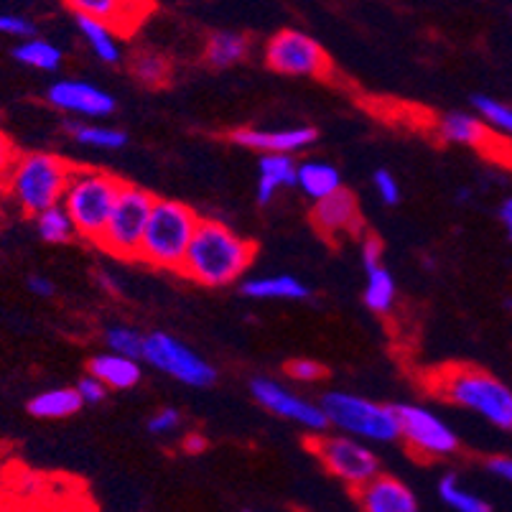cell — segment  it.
I'll use <instances>...</instances> for the list:
<instances>
[{
    "instance_id": "7a4b0ae2",
    "label": "cell",
    "mask_w": 512,
    "mask_h": 512,
    "mask_svg": "<svg viewBox=\"0 0 512 512\" xmlns=\"http://www.w3.org/2000/svg\"><path fill=\"white\" fill-rule=\"evenodd\" d=\"M436 393L449 403L477 413L492 426L512 431V388L479 367H444L431 377Z\"/></svg>"
},
{
    "instance_id": "cb8c5ba5",
    "label": "cell",
    "mask_w": 512,
    "mask_h": 512,
    "mask_svg": "<svg viewBox=\"0 0 512 512\" xmlns=\"http://www.w3.org/2000/svg\"><path fill=\"white\" fill-rule=\"evenodd\" d=\"M85 400L77 388H51L29 400V413L41 421H59L82 411Z\"/></svg>"
},
{
    "instance_id": "e575fe53",
    "label": "cell",
    "mask_w": 512,
    "mask_h": 512,
    "mask_svg": "<svg viewBox=\"0 0 512 512\" xmlns=\"http://www.w3.org/2000/svg\"><path fill=\"white\" fill-rule=\"evenodd\" d=\"M372 186H375L377 199H380L385 207H395V204H400V197H403V194H400V184L388 169H377L375 174H372Z\"/></svg>"
},
{
    "instance_id": "d4e9b609",
    "label": "cell",
    "mask_w": 512,
    "mask_h": 512,
    "mask_svg": "<svg viewBox=\"0 0 512 512\" xmlns=\"http://www.w3.org/2000/svg\"><path fill=\"white\" fill-rule=\"evenodd\" d=\"M64 130L77 143L87 148H97V151H123L128 146V133L113 125H100L95 120L82 123V120H67Z\"/></svg>"
},
{
    "instance_id": "3957f363",
    "label": "cell",
    "mask_w": 512,
    "mask_h": 512,
    "mask_svg": "<svg viewBox=\"0 0 512 512\" xmlns=\"http://www.w3.org/2000/svg\"><path fill=\"white\" fill-rule=\"evenodd\" d=\"M197 225L199 217L189 204L156 197L151 214H148L138 260L151 265V268L179 273V265L184 260V253L189 248V242H192Z\"/></svg>"
},
{
    "instance_id": "277c9868",
    "label": "cell",
    "mask_w": 512,
    "mask_h": 512,
    "mask_svg": "<svg viewBox=\"0 0 512 512\" xmlns=\"http://www.w3.org/2000/svg\"><path fill=\"white\" fill-rule=\"evenodd\" d=\"M74 166L54 153H29L13 161L8 189L26 214H39L64 199Z\"/></svg>"
},
{
    "instance_id": "e0dca14e",
    "label": "cell",
    "mask_w": 512,
    "mask_h": 512,
    "mask_svg": "<svg viewBox=\"0 0 512 512\" xmlns=\"http://www.w3.org/2000/svg\"><path fill=\"white\" fill-rule=\"evenodd\" d=\"M64 3L77 16L102 18L123 34L148 13V0H64Z\"/></svg>"
},
{
    "instance_id": "44dd1931",
    "label": "cell",
    "mask_w": 512,
    "mask_h": 512,
    "mask_svg": "<svg viewBox=\"0 0 512 512\" xmlns=\"http://www.w3.org/2000/svg\"><path fill=\"white\" fill-rule=\"evenodd\" d=\"M242 296L258 301H304L309 299L311 291L296 276L281 273V276L250 278V281L242 283Z\"/></svg>"
},
{
    "instance_id": "8fae6325",
    "label": "cell",
    "mask_w": 512,
    "mask_h": 512,
    "mask_svg": "<svg viewBox=\"0 0 512 512\" xmlns=\"http://www.w3.org/2000/svg\"><path fill=\"white\" fill-rule=\"evenodd\" d=\"M395 411H398L400 421V439L406 441L418 456L441 459V456H451L459 451L456 431L431 408L403 403V406H395Z\"/></svg>"
},
{
    "instance_id": "ab89813d",
    "label": "cell",
    "mask_w": 512,
    "mask_h": 512,
    "mask_svg": "<svg viewBox=\"0 0 512 512\" xmlns=\"http://www.w3.org/2000/svg\"><path fill=\"white\" fill-rule=\"evenodd\" d=\"M487 469H490L497 479L512 484V456H492L490 462H487Z\"/></svg>"
},
{
    "instance_id": "d6a6232c",
    "label": "cell",
    "mask_w": 512,
    "mask_h": 512,
    "mask_svg": "<svg viewBox=\"0 0 512 512\" xmlns=\"http://www.w3.org/2000/svg\"><path fill=\"white\" fill-rule=\"evenodd\" d=\"M105 342H107V349H110V352H118V355L136 357V360H141V357H143V342H146V337H143L138 329L125 327V324H118V327L107 329Z\"/></svg>"
},
{
    "instance_id": "6da1fadb",
    "label": "cell",
    "mask_w": 512,
    "mask_h": 512,
    "mask_svg": "<svg viewBox=\"0 0 512 512\" xmlns=\"http://www.w3.org/2000/svg\"><path fill=\"white\" fill-rule=\"evenodd\" d=\"M255 242L217 220H199L179 273L199 286L222 288L245 276L255 260Z\"/></svg>"
},
{
    "instance_id": "484cf974",
    "label": "cell",
    "mask_w": 512,
    "mask_h": 512,
    "mask_svg": "<svg viewBox=\"0 0 512 512\" xmlns=\"http://www.w3.org/2000/svg\"><path fill=\"white\" fill-rule=\"evenodd\" d=\"M296 186L311 202H316V199H324L342 189V174L337 166L327 164V161H306L296 171Z\"/></svg>"
},
{
    "instance_id": "d6986e66",
    "label": "cell",
    "mask_w": 512,
    "mask_h": 512,
    "mask_svg": "<svg viewBox=\"0 0 512 512\" xmlns=\"http://www.w3.org/2000/svg\"><path fill=\"white\" fill-rule=\"evenodd\" d=\"M95 377H100L107 390H130L141 383L143 367L141 360L136 357H125L118 352H102V355L92 357L90 370Z\"/></svg>"
},
{
    "instance_id": "ba28073f",
    "label": "cell",
    "mask_w": 512,
    "mask_h": 512,
    "mask_svg": "<svg viewBox=\"0 0 512 512\" xmlns=\"http://www.w3.org/2000/svg\"><path fill=\"white\" fill-rule=\"evenodd\" d=\"M143 362L153 370L174 377L176 383L189 385V388H209L217 380V370L197 355L192 347H186L181 339L169 332H151L143 342Z\"/></svg>"
},
{
    "instance_id": "d590c367",
    "label": "cell",
    "mask_w": 512,
    "mask_h": 512,
    "mask_svg": "<svg viewBox=\"0 0 512 512\" xmlns=\"http://www.w3.org/2000/svg\"><path fill=\"white\" fill-rule=\"evenodd\" d=\"M0 34L21 41L31 39V36H36V23L26 16H16V13H0Z\"/></svg>"
},
{
    "instance_id": "83f0119b",
    "label": "cell",
    "mask_w": 512,
    "mask_h": 512,
    "mask_svg": "<svg viewBox=\"0 0 512 512\" xmlns=\"http://www.w3.org/2000/svg\"><path fill=\"white\" fill-rule=\"evenodd\" d=\"M13 59L23 67L39 69V72H59L64 62V51L57 44H51V41L31 36V39H23L13 49Z\"/></svg>"
},
{
    "instance_id": "ffe728a7",
    "label": "cell",
    "mask_w": 512,
    "mask_h": 512,
    "mask_svg": "<svg viewBox=\"0 0 512 512\" xmlns=\"http://www.w3.org/2000/svg\"><path fill=\"white\" fill-rule=\"evenodd\" d=\"M441 141L454 143V146H469V148H482L490 143V128L479 118L477 113H459V110H451L444 118L439 120V128H436Z\"/></svg>"
},
{
    "instance_id": "b9f144b4",
    "label": "cell",
    "mask_w": 512,
    "mask_h": 512,
    "mask_svg": "<svg viewBox=\"0 0 512 512\" xmlns=\"http://www.w3.org/2000/svg\"><path fill=\"white\" fill-rule=\"evenodd\" d=\"M29 291L34 293V296H39V299H51V296L57 293V286H54V281H49L46 276H31Z\"/></svg>"
},
{
    "instance_id": "f546056e",
    "label": "cell",
    "mask_w": 512,
    "mask_h": 512,
    "mask_svg": "<svg viewBox=\"0 0 512 512\" xmlns=\"http://www.w3.org/2000/svg\"><path fill=\"white\" fill-rule=\"evenodd\" d=\"M439 497L446 507L456 512H490V502L484 500L477 492L467 490L462 484V479L456 474H446L439 482Z\"/></svg>"
},
{
    "instance_id": "f6af8a7d",
    "label": "cell",
    "mask_w": 512,
    "mask_h": 512,
    "mask_svg": "<svg viewBox=\"0 0 512 512\" xmlns=\"http://www.w3.org/2000/svg\"><path fill=\"white\" fill-rule=\"evenodd\" d=\"M505 309H507V311H512V299H510V301H505Z\"/></svg>"
},
{
    "instance_id": "836d02e7",
    "label": "cell",
    "mask_w": 512,
    "mask_h": 512,
    "mask_svg": "<svg viewBox=\"0 0 512 512\" xmlns=\"http://www.w3.org/2000/svg\"><path fill=\"white\" fill-rule=\"evenodd\" d=\"M286 372L288 377L299 380V383H319L327 375V367L321 365V362L311 360V357H296V360L288 362Z\"/></svg>"
},
{
    "instance_id": "52a82bcc",
    "label": "cell",
    "mask_w": 512,
    "mask_h": 512,
    "mask_svg": "<svg viewBox=\"0 0 512 512\" xmlns=\"http://www.w3.org/2000/svg\"><path fill=\"white\" fill-rule=\"evenodd\" d=\"M153 202H156V197L151 192L125 181L118 202L113 207V214H110L102 235L97 237V245L110 255H115V258L138 260V250H141V240Z\"/></svg>"
},
{
    "instance_id": "60d3db41",
    "label": "cell",
    "mask_w": 512,
    "mask_h": 512,
    "mask_svg": "<svg viewBox=\"0 0 512 512\" xmlns=\"http://www.w3.org/2000/svg\"><path fill=\"white\" fill-rule=\"evenodd\" d=\"M13 161H16V156H13L11 141L0 133V181L8 179V174L13 169Z\"/></svg>"
},
{
    "instance_id": "5bb4252c",
    "label": "cell",
    "mask_w": 512,
    "mask_h": 512,
    "mask_svg": "<svg viewBox=\"0 0 512 512\" xmlns=\"http://www.w3.org/2000/svg\"><path fill=\"white\" fill-rule=\"evenodd\" d=\"M311 225L319 230V235L337 240L344 235H360L362 214L360 202L349 189H337L329 197L316 199L311 207Z\"/></svg>"
},
{
    "instance_id": "1f68e13d",
    "label": "cell",
    "mask_w": 512,
    "mask_h": 512,
    "mask_svg": "<svg viewBox=\"0 0 512 512\" xmlns=\"http://www.w3.org/2000/svg\"><path fill=\"white\" fill-rule=\"evenodd\" d=\"M472 107L474 113L487 123V128L500 133V136L512 138V105L495 100V97L477 95L472 97Z\"/></svg>"
},
{
    "instance_id": "74e56055",
    "label": "cell",
    "mask_w": 512,
    "mask_h": 512,
    "mask_svg": "<svg viewBox=\"0 0 512 512\" xmlns=\"http://www.w3.org/2000/svg\"><path fill=\"white\" fill-rule=\"evenodd\" d=\"M77 393L82 395L85 406H95V403H102V400L107 398V385L102 383L100 377H95L92 372H87V375L77 383Z\"/></svg>"
},
{
    "instance_id": "ee69618b",
    "label": "cell",
    "mask_w": 512,
    "mask_h": 512,
    "mask_svg": "<svg viewBox=\"0 0 512 512\" xmlns=\"http://www.w3.org/2000/svg\"><path fill=\"white\" fill-rule=\"evenodd\" d=\"M184 449L189 451V454H199V451L207 449V439H204L202 434H189L184 439Z\"/></svg>"
},
{
    "instance_id": "7bdbcfd3",
    "label": "cell",
    "mask_w": 512,
    "mask_h": 512,
    "mask_svg": "<svg viewBox=\"0 0 512 512\" xmlns=\"http://www.w3.org/2000/svg\"><path fill=\"white\" fill-rule=\"evenodd\" d=\"M497 220H500V225L505 227L507 240L512 242V197H507L505 202L500 204V209H497Z\"/></svg>"
},
{
    "instance_id": "9a60e30c",
    "label": "cell",
    "mask_w": 512,
    "mask_h": 512,
    "mask_svg": "<svg viewBox=\"0 0 512 512\" xmlns=\"http://www.w3.org/2000/svg\"><path fill=\"white\" fill-rule=\"evenodd\" d=\"M319 138V130L311 125H293V128H237L230 133V141L237 146L258 153H301L311 148Z\"/></svg>"
},
{
    "instance_id": "f1b7e54d",
    "label": "cell",
    "mask_w": 512,
    "mask_h": 512,
    "mask_svg": "<svg viewBox=\"0 0 512 512\" xmlns=\"http://www.w3.org/2000/svg\"><path fill=\"white\" fill-rule=\"evenodd\" d=\"M36 232L44 242L49 245H64V242H72L77 235V227H74L72 217H69L67 207L62 202L54 204V207L44 209V212L36 214Z\"/></svg>"
},
{
    "instance_id": "2e32d148",
    "label": "cell",
    "mask_w": 512,
    "mask_h": 512,
    "mask_svg": "<svg viewBox=\"0 0 512 512\" xmlns=\"http://www.w3.org/2000/svg\"><path fill=\"white\" fill-rule=\"evenodd\" d=\"M355 495L365 512H418L416 492L390 474L377 472L362 487H357Z\"/></svg>"
},
{
    "instance_id": "f35d334b",
    "label": "cell",
    "mask_w": 512,
    "mask_h": 512,
    "mask_svg": "<svg viewBox=\"0 0 512 512\" xmlns=\"http://www.w3.org/2000/svg\"><path fill=\"white\" fill-rule=\"evenodd\" d=\"M383 240L375 235H365L362 237V248H360V255H362V265H375V263H383Z\"/></svg>"
},
{
    "instance_id": "4fadbf2b",
    "label": "cell",
    "mask_w": 512,
    "mask_h": 512,
    "mask_svg": "<svg viewBox=\"0 0 512 512\" xmlns=\"http://www.w3.org/2000/svg\"><path fill=\"white\" fill-rule=\"evenodd\" d=\"M49 105H54L59 113L69 118H85V120H102L115 113V97L105 92L102 87L82 79H59L46 92Z\"/></svg>"
},
{
    "instance_id": "7c38bea8",
    "label": "cell",
    "mask_w": 512,
    "mask_h": 512,
    "mask_svg": "<svg viewBox=\"0 0 512 512\" xmlns=\"http://www.w3.org/2000/svg\"><path fill=\"white\" fill-rule=\"evenodd\" d=\"M250 393L258 400V406H263L273 416L299 423V426L309 428L314 434H324L329 428V418L321 403H311V400L301 398L299 393H293L291 388L281 385L273 377H253Z\"/></svg>"
},
{
    "instance_id": "5b68a950",
    "label": "cell",
    "mask_w": 512,
    "mask_h": 512,
    "mask_svg": "<svg viewBox=\"0 0 512 512\" xmlns=\"http://www.w3.org/2000/svg\"><path fill=\"white\" fill-rule=\"evenodd\" d=\"M123 184V179L107 174V171L74 169L62 204L67 207L69 217H72L74 227H77V235L97 242V237L105 230L107 220H110V214H113Z\"/></svg>"
},
{
    "instance_id": "603a6c76",
    "label": "cell",
    "mask_w": 512,
    "mask_h": 512,
    "mask_svg": "<svg viewBox=\"0 0 512 512\" xmlns=\"http://www.w3.org/2000/svg\"><path fill=\"white\" fill-rule=\"evenodd\" d=\"M250 39L237 31H214L204 44L202 57L212 69H230L248 57Z\"/></svg>"
},
{
    "instance_id": "4dcf8cb0",
    "label": "cell",
    "mask_w": 512,
    "mask_h": 512,
    "mask_svg": "<svg viewBox=\"0 0 512 512\" xmlns=\"http://www.w3.org/2000/svg\"><path fill=\"white\" fill-rule=\"evenodd\" d=\"M130 74L146 87H164L171 77V64L156 51H136L130 59Z\"/></svg>"
},
{
    "instance_id": "30bf717a",
    "label": "cell",
    "mask_w": 512,
    "mask_h": 512,
    "mask_svg": "<svg viewBox=\"0 0 512 512\" xmlns=\"http://www.w3.org/2000/svg\"><path fill=\"white\" fill-rule=\"evenodd\" d=\"M265 64L283 77H324L332 69L324 46L296 29L278 31L265 44Z\"/></svg>"
},
{
    "instance_id": "4316f807",
    "label": "cell",
    "mask_w": 512,
    "mask_h": 512,
    "mask_svg": "<svg viewBox=\"0 0 512 512\" xmlns=\"http://www.w3.org/2000/svg\"><path fill=\"white\" fill-rule=\"evenodd\" d=\"M365 273L367 281L362 301H365L367 309L375 311V314H388L395 306V301H398V286H395L393 273H390L383 263L367 265Z\"/></svg>"
},
{
    "instance_id": "ac0fdd59",
    "label": "cell",
    "mask_w": 512,
    "mask_h": 512,
    "mask_svg": "<svg viewBox=\"0 0 512 512\" xmlns=\"http://www.w3.org/2000/svg\"><path fill=\"white\" fill-rule=\"evenodd\" d=\"M299 164L291 153H263L258 161V204H271L286 186H296Z\"/></svg>"
},
{
    "instance_id": "7402d4cb",
    "label": "cell",
    "mask_w": 512,
    "mask_h": 512,
    "mask_svg": "<svg viewBox=\"0 0 512 512\" xmlns=\"http://www.w3.org/2000/svg\"><path fill=\"white\" fill-rule=\"evenodd\" d=\"M77 29L90 46V51L102 64H120L123 62V46H120L118 29L113 23L92 16H77Z\"/></svg>"
},
{
    "instance_id": "9c48e42d",
    "label": "cell",
    "mask_w": 512,
    "mask_h": 512,
    "mask_svg": "<svg viewBox=\"0 0 512 512\" xmlns=\"http://www.w3.org/2000/svg\"><path fill=\"white\" fill-rule=\"evenodd\" d=\"M311 451L316 454L329 474L344 482L349 490H357L367 479L380 472V459L367 446V441L339 431V436H321L311 441Z\"/></svg>"
},
{
    "instance_id": "8992f818",
    "label": "cell",
    "mask_w": 512,
    "mask_h": 512,
    "mask_svg": "<svg viewBox=\"0 0 512 512\" xmlns=\"http://www.w3.org/2000/svg\"><path fill=\"white\" fill-rule=\"evenodd\" d=\"M321 408L327 413L329 426H337L342 434L357 436L375 444H393L400 439V421L395 406L375 403L362 395L329 390L321 398Z\"/></svg>"
},
{
    "instance_id": "8d00e7d4",
    "label": "cell",
    "mask_w": 512,
    "mask_h": 512,
    "mask_svg": "<svg viewBox=\"0 0 512 512\" xmlns=\"http://www.w3.org/2000/svg\"><path fill=\"white\" fill-rule=\"evenodd\" d=\"M179 426L181 413L176 411V408H161V411L153 413V416L148 418V434L153 436H166L171 434V431H176Z\"/></svg>"
}]
</instances>
